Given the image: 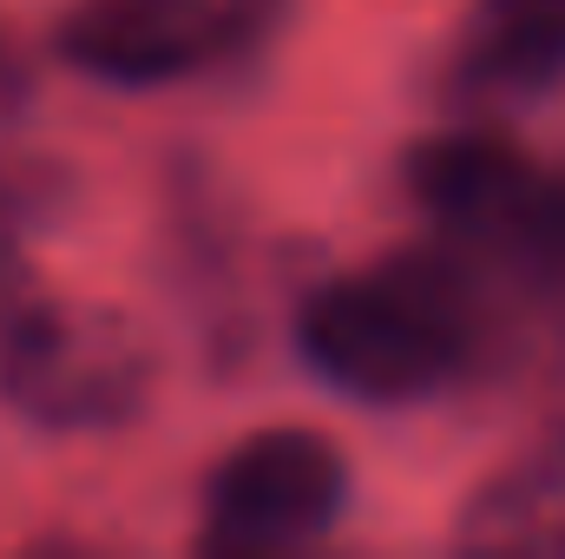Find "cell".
I'll use <instances>...</instances> for the list:
<instances>
[{
    "instance_id": "6da1fadb",
    "label": "cell",
    "mask_w": 565,
    "mask_h": 559,
    "mask_svg": "<svg viewBox=\"0 0 565 559\" xmlns=\"http://www.w3.org/2000/svg\"><path fill=\"white\" fill-rule=\"evenodd\" d=\"M493 336L487 277L454 244L388 251L322 277L296 309L309 376L369 409H408L454 389Z\"/></svg>"
},
{
    "instance_id": "7a4b0ae2",
    "label": "cell",
    "mask_w": 565,
    "mask_h": 559,
    "mask_svg": "<svg viewBox=\"0 0 565 559\" xmlns=\"http://www.w3.org/2000/svg\"><path fill=\"white\" fill-rule=\"evenodd\" d=\"M402 184L440 244L565 309V165L500 133H434L402 158Z\"/></svg>"
},
{
    "instance_id": "3957f363",
    "label": "cell",
    "mask_w": 565,
    "mask_h": 559,
    "mask_svg": "<svg viewBox=\"0 0 565 559\" xmlns=\"http://www.w3.org/2000/svg\"><path fill=\"white\" fill-rule=\"evenodd\" d=\"M158 356L126 309L33 289L0 323V402L46 434H106L151 409Z\"/></svg>"
},
{
    "instance_id": "277c9868",
    "label": "cell",
    "mask_w": 565,
    "mask_h": 559,
    "mask_svg": "<svg viewBox=\"0 0 565 559\" xmlns=\"http://www.w3.org/2000/svg\"><path fill=\"white\" fill-rule=\"evenodd\" d=\"M282 20L289 0H66L53 53L113 93H164L257 60Z\"/></svg>"
},
{
    "instance_id": "5b68a950",
    "label": "cell",
    "mask_w": 565,
    "mask_h": 559,
    "mask_svg": "<svg viewBox=\"0 0 565 559\" xmlns=\"http://www.w3.org/2000/svg\"><path fill=\"white\" fill-rule=\"evenodd\" d=\"M349 454L335 434L309 421H270L237 434L198 494V534L191 547L217 559H270L302 553L335 534L349 514Z\"/></svg>"
},
{
    "instance_id": "8992f818",
    "label": "cell",
    "mask_w": 565,
    "mask_h": 559,
    "mask_svg": "<svg viewBox=\"0 0 565 559\" xmlns=\"http://www.w3.org/2000/svg\"><path fill=\"white\" fill-rule=\"evenodd\" d=\"M454 553L565 559V415L540 421L454 514Z\"/></svg>"
},
{
    "instance_id": "52a82bcc",
    "label": "cell",
    "mask_w": 565,
    "mask_h": 559,
    "mask_svg": "<svg viewBox=\"0 0 565 559\" xmlns=\"http://www.w3.org/2000/svg\"><path fill=\"white\" fill-rule=\"evenodd\" d=\"M447 86L467 106L565 99V0H473L447 60Z\"/></svg>"
},
{
    "instance_id": "ba28073f",
    "label": "cell",
    "mask_w": 565,
    "mask_h": 559,
    "mask_svg": "<svg viewBox=\"0 0 565 559\" xmlns=\"http://www.w3.org/2000/svg\"><path fill=\"white\" fill-rule=\"evenodd\" d=\"M33 106H40V60L0 27V151L20 145L26 119H33Z\"/></svg>"
},
{
    "instance_id": "9c48e42d",
    "label": "cell",
    "mask_w": 565,
    "mask_h": 559,
    "mask_svg": "<svg viewBox=\"0 0 565 559\" xmlns=\"http://www.w3.org/2000/svg\"><path fill=\"white\" fill-rule=\"evenodd\" d=\"M33 289H40V283H33V271H26V257H20L13 231H0V323H7Z\"/></svg>"
}]
</instances>
